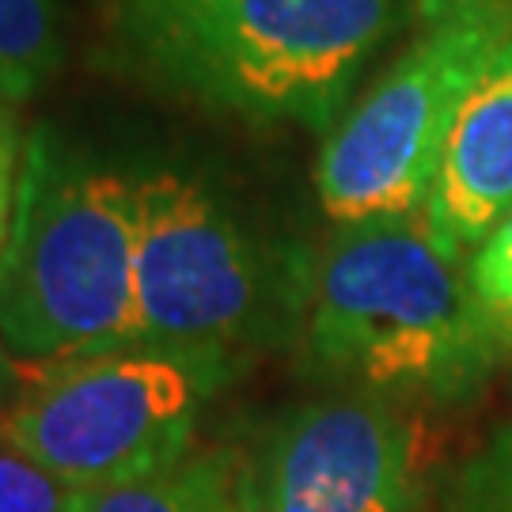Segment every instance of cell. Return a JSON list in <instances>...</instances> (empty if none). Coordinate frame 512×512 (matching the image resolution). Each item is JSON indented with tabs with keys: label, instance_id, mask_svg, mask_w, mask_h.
<instances>
[{
	"label": "cell",
	"instance_id": "cell-1",
	"mask_svg": "<svg viewBox=\"0 0 512 512\" xmlns=\"http://www.w3.org/2000/svg\"><path fill=\"white\" fill-rule=\"evenodd\" d=\"M414 0H92L88 57L179 107L327 137Z\"/></svg>",
	"mask_w": 512,
	"mask_h": 512
},
{
	"label": "cell",
	"instance_id": "cell-2",
	"mask_svg": "<svg viewBox=\"0 0 512 512\" xmlns=\"http://www.w3.org/2000/svg\"><path fill=\"white\" fill-rule=\"evenodd\" d=\"M141 342L239 357L300 346L319 251L186 152L133 156Z\"/></svg>",
	"mask_w": 512,
	"mask_h": 512
},
{
	"label": "cell",
	"instance_id": "cell-3",
	"mask_svg": "<svg viewBox=\"0 0 512 512\" xmlns=\"http://www.w3.org/2000/svg\"><path fill=\"white\" fill-rule=\"evenodd\" d=\"M421 213L334 224L315 258L300 368L338 391L463 403L505 365L463 274Z\"/></svg>",
	"mask_w": 512,
	"mask_h": 512
},
{
	"label": "cell",
	"instance_id": "cell-4",
	"mask_svg": "<svg viewBox=\"0 0 512 512\" xmlns=\"http://www.w3.org/2000/svg\"><path fill=\"white\" fill-rule=\"evenodd\" d=\"M133 342H141L133 160L38 122L0 243V346L23 368H46Z\"/></svg>",
	"mask_w": 512,
	"mask_h": 512
},
{
	"label": "cell",
	"instance_id": "cell-5",
	"mask_svg": "<svg viewBox=\"0 0 512 512\" xmlns=\"http://www.w3.org/2000/svg\"><path fill=\"white\" fill-rule=\"evenodd\" d=\"M247 357L213 346H133L23 368L0 399V448L31 459L65 490L88 494L183 463L217 395Z\"/></svg>",
	"mask_w": 512,
	"mask_h": 512
},
{
	"label": "cell",
	"instance_id": "cell-6",
	"mask_svg": "<svg viewBox=\"0 0 512 512\" xmlns=\"http://www.w3.org/2000/svg\"><path fill=\"white\" fill-rule=\"evenodd\" d=\"M418 31L315 156L330 224L421 213L459 110L512 42V0H421Z\"/></svg>",
	"mask_w": 512,
	"mask_h": 512
},
{
	"label": "cell",
	"instance_id": "cell-7",
	"mask_svg": "<svg viewBox=\"0 0 512 512\" xmlns=\"http://www.w3.org/2000/svg\"><path fill=\"white\" fill-rule=\"evenodd\" d=\"M243 467L251 512H433L421 421L368 391L281 410Z\"/></svg>",
	"mask_w": 512,
	"mask_h": 512
},
{
	"label": "cell",
	"instance_id": "cell-8",
	"mask_svg": "<svg viewBox=\"0 0 512 512\" xmlns=\"http://www.w3.org/2000/svg\"><path fill=\"white\" fill-rule=\"evenodd\" d=\"M512 209V42L459 110L421 220L444 255L467 258Z\"/></svg>",
	"mask_w": 512,
	"mask_h": 512
},
{
	"label": "cell",
	"instance_id": "cell-9",
	"mask_svg": "<svg viewBox=\"0 0 512 512\" xmlns=\"http://www.w3.org/2000/svg\"><path fill=\"white\" fill-rule=\"evenodd\" d=\"M69 512H251L243 452L194 448L160 475L73 494Z\"/></svg>",
	"mask_w": 512,
	"mask_h": 512
},
{
	"label": "cell",
	"instance_id": "cell-10",
	"mask_svg": "<svg viewBox=\"0 0 512 512\" xmlns=\"http://www.w3.org/2000/svg\"><path fill=\"white\" fill-rule=\"evenodd\" d=\"M73 61V0H0V103L23 107Z\"/></svg>",
	"mask_w": 512,
	"mask_h": 512
},
{
	"label": "cell",
	"instance_id": "cell-11",
	"mask_svg": "<svg viewBox=\"0 0 512 512\" xmlns=\"http://www.w3.org/2000/svg\"><path fill=\"white\" fill-rule=\"evenodd\" d=\"M467 289L475 296L478 315L497 342L501 357H512V209L490 228L463 262Z\"/></svg>",
	"mask_w": 512,
	"mask_h": 512
},
{
	"label": "cell",
	"instance_id": "cell-12",
	"mask_svg": "<svg viewBox=\"0 0 512 512\" xmlns=\"http://www.w3.org/2000/svg\"><path fill=\"white\" fill-rule=\"evenodd\" d=\"M448 512H512V421L459 467L448 490Z\"/></svg>",
	"mask_w": 512,
	"mask_h": 512
},
{
	"label": "cell",
	"instance_id": "cell-13",
	"mask_svg": "<svg viewBox=\"0 0 512 512\" xmlns=\"http://www.w3.org/2000/svg\"><path fill=\"white\" fill-rule=\"evenodd\" d=\"M73 490H65L31 459L0 448V512H69Z\"/></svg>",
	"mask_w": 512,
	"mask_h": 512
},
{
	"label": "cell",
	"instance_id": "cell-14",
	"mask_svg": "<svg viewBox=\"0 0 512 512\" xmlns=\"http://www.w3.org/2000/svg\"><path fill=\"white\" fill-rule=\"evenodd\" d=\"M27 133L19 107L0 103V243L12 228V213H16L19 175H23V156H27Z\"/></svg>",
	"mask_w": 512,
	"mask_h": 512
},
{
	"label": "cell",
	"instance_id": "cell-15",
	"mask_svg": "<svg viewBox=\"0 0 512 512\" xmlns=\"http://www.w3.org/2000/svg\"><path fill=\"white\" fill-rule=\"evenodd\" d=\"M19 380H23V365H19L8 349L0 346V399H8L19 387Z\"/></svg>",
	"mask_w": 512,
	"mask_h": 512
}]
</instances>
